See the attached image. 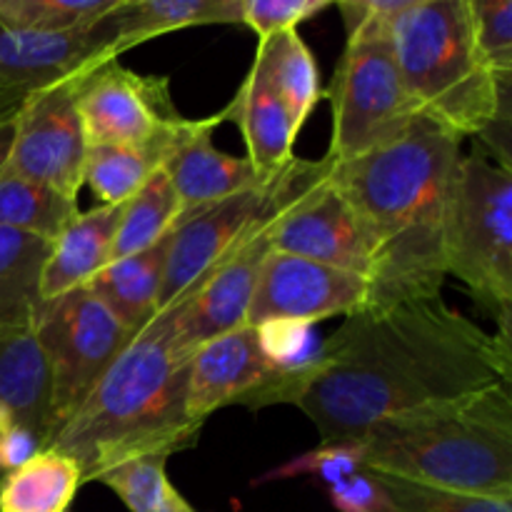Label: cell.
Wrapping results in <instances>:
<instances>
[{
    "label": "cell",
    "instance_id": "1f68e13d",
    "mask_svg": "<svg viewBox=\"0 0 512 512\" xmlns=\"http://www.w3.org/2000/svg\"><path fill=\"white\" fill-rule=\"evenodd\" d=\"M378 475L400 512H512V500L458 493V490L410 483L393 475Z\"/></svg>",
    "mask_w": 512,
    "mask_h": 512
},
{
    "label": "cell",
    "instance_id": "5bb4252c",
    "mask_svg": "<svg viewBox=\"0 0 512 512\" xmlns=\"http://www.w3.org/2000/svg\"><path fill=\"white\" fill-rule=\"evenodd\" d=\"M295 165H298V158L290 163V183L285 198L245 235L243 243L223 263L210 270L208 278L193 293L175 303V328L190 353L218 335L248 325L245 320H248L260 268L273 250V223L293 190Z\"/></svg>",
    "mask_w": 512,
    "mask_h": 512
},
{
    "label": "cell",
    "instance_id": "ba28073f",
    "mask_svg": "<svg viewBox=\"0 0 512 512\" xmlns=\"http://www.w3.org/2000/svg\"><path fill=\"white\" fill-rule=\"evenodd\" d=\"M30 328L48 368L50 415L58 433L78 413L133 333L88 285L53 300H40Z\"/></svg>",
    "mask_w": 512,
    "mask_h": 512
},
{
    "label": "cell",
    "instance_id": "d6986e66",
    "mask_svg": "<svg viewBox=\"0 0 512 512\" xmlns=\"http://www.w3.org/2000/svg\"><path fill=\"white\" fill-rule=\"evenodd\" d=\"M223 118L233 120L240 128L248 148V163L260 178H278L295 158L293 145L300 130L293 113L255 65H250L235 98L223 108Z\"/></svg>",
    "mask_w": 512,
    "mask_h": 512
},
{
    "label": "cell",
    "instance_id": "cb8c5ba5",
    "mask_svg": "<svg viewBox=\"0 0 512 512\" xmlns=\"http://www.w3.org/2000/svg\"><path fill=\"white\" fill-rule=\"evenodd\" d=\"M80 485L75 460L45 448L0 480V512H68Z\"/></svg>",
    "mask_w": 512,
    "mask_h": 512
},
{
    "label": "cell",
    "instance_id": "d590c367",
    "mask_svg": "<svg viewBox=\"0 0 512 512\" xmlns=\"http://www.w3.org/2000/svg\"><path fill=\"white\" fill-rule=\"evenodd\" d=\"M325 490L338 512H400L375 470L363 468Z\"/></svg>",
    "mask_w": 512,
    "mask_h": 512
},
{
    "label": "cell",
    "instance_id": "6da1fadb",
    "mask_svg": "<svg viewBox=\"0 0 512 512\" xmlns=\"http://www.w3.org/2000/svg\"><path fill=\"white\" fill-rule=\"evenodd\" d=\"M510 340L435 298L348 315L305 375L298 405L320 443H358L373 425L425 405L510 385Z\"/></svg>",
    "mask_w": 512,
    "mask_h": 512
},
{
    "label": "cell",
    "instance_id": "836d02e7",
    "mask_svg": "<svg viewBox=\"0 0 512 512\" xmlns=\"http://www.w3.org/2000/svg\"><path fill=\"white\" fill-rule=\"evenodd\" d=\"M365 468L363 448L360 443H335L323 445L310 450V453L298 455V458L288 460L280 468L270 470L263 478V483L270 480H295V478H313L320 485L330 488V485L340 483L348 475L358 473Z\"/></svg>",
    "mask_w": 512,
    "mask_h": 512
},
{
    "label": "cell",
    "instance_id": "f35d334b",
    "mask_svg": "<svg viewBox=\"0 0 512 512\" xmlns=\"http://www.w3.org/2000/svg\"><path fill=\"white\" fill-rule=\"evenodd\" d=\"M5 333V330H0V335H3Z\"/></svg>",
    "mask_w": 512,
    "mask_h": 512
},
{
    "label": "cell",
    "instance_id": "8fae6325",
    "mask_svg": "<svg viewBox=\"0 0 512 512\" xmlns=\"http://www.w3.org/2000/svg\"><path fill=\"white\" fill-rule=\"evenodd\" d=\"M88 145H148L183 123L168 80L108 60L73 78Z\"/></svg>",
    "mask_w": 512,
    "mask_h": 512
},
{
    "label": "cell",
    "instance_id": "4316f807",
    "mask_svg": "<svg viewBox=\"0 0 512 512\" xmlns=\"http://www.w3.org/2000/svg\"><path fill=\"white\" fill-rule=\"evenodd\" d=\"M78 200L33 183L13 170L0 173V228L55 243L78 215Z\"/></svg>",
    "mask_w": 512,
    "mask_h": 512
},
{
    "label": "cell",
    "instance_id": "d6a6232c",
    "mask_svg": "<svg viewBox=\"0 0 512 512\" xmlns=\"http://www.w3.org/2000/svg\"><path fill=\"white\" fill-rule=\"evenodd\" d=\"M260 348L268 363L278 373L303 375L315 363L320 353V343L313 333V325L290 323V320H268L255 325Z\"/></svg>",
    "mask_w": 512,
    "mask_h": 512
},
{
    "label": "cell",
    "instance_id": "52a82bcc",
    "mask_svg": "<svg viewBox=\"0 0 512 512\" xmlns=\"http://www.w3.org/2000/svg\"><path fill=\"white\" fill-rule=\"evenodd\" d=\"M443 270L468 285L510 340L512 315V173L480 150L455 170L443 228Z\"/></svg>",
    "mask_w": 512,
    "mask_h": 512
},
{
    "label": "cell",
    "instance_id": "ac0fdd59",
    "mask_svg": "<svg viewBox=\"0 0 512 512\" xmlns=\"http://www.w3.org/2000/svg\"><path fill=\"white\" fill-rule=\"evenodd\" d=\"M13 430L38 435L45 448L55 435L48 368L30 325L0 335V435Z\"/></svg>",
    "mask_w": 512,
    "mask_h": 512
},
{
    "label": "cell",
    "instance_id": "8992f818",
    "mask_svg": "<svg viewBox=\"0 0 512 512\" xmlns=\"http://www.w3.org/2000/svg\"><path fill=\"white\" fill-rule=\"evenodd\" d=\"M410 0L338 3L345 43L328 90L333 133L325 158L348 163L403 138L418 120L393 48V25Z\"/></svg>",
    "mask_w": 512,
    "mask_h": 512
},
{
    "label": "cell",
    "instance_id": "4dcf8cb0",
    "mask_svg": "<svg viewBox=\"0 0 512 512\" xmlns=\"http://www.w3.org/2000/svg\"><path fill=\"white\" fill-rule=\"evenodd\" d=\"M475 50L495 78H512V0H468Z\"/></svg>",
    "mask_w": 512,
    "mask_h": 512
},
{
    "label": "cell",
    "instance_id": "30bf717a",
    "mask_svg": "<svg viewBox=\"0 0 512 512\" xmlns=\"http://www.w3.org/2000/svg\"><path fill=\"white\" fill-rule=\"evenodd\" d=\"M290 163L278 178L265 183L263 188L245 190L233 198L180 215L168 235L158 313L193 293L208 278L210 270L223 263L243 243L245 235L285 198L290 183Z\"/></svg>",
    "mask_w": 512,
    "mask_h": 512
},
{
    "label": "cell",
    "instance_id": "7c38bea8",
    "mask_svg": "<svg viewBox=\"0 0 512 512\" xmlns=\"http://www.w3.org/2000/svg\"><path fill=\"white\" fill-rule=\"evenodd\" d=\"M88 138L75 105L73 78L35 90L15 115V135L5 168L55 193L78 200Z\"/></svg>",
    "mask_w": 512,
    "mask_h": 512
},
{
    "label": "cell",
    "instance_id": "ffe728a7",
    "mask_svg": "<svg viewBox=\"0 0 512 512\" xmlns=\"http://www.w3.org/2000/svg\"><path fill=\"white\" fill-rule=\"evenodd\" d=\"M123 205H98L75 215L73 223L50 243L40 270V300H53L75 288H85L113 260Z\"/></svg>",
    "mask_w": 512,
    "mask_h": 512
},
{
    "label": "cell",
    "instance_id": "d4e9b609",
    "mask_svg": "<svg viewBox=\"0 0 512 512\" xmlns=\"http://www.w3.org/2000/svg\"><path fill=\"white\" fill-rule=\"evenodd\" d=\"M253 65L273 85L275 93L285 100L298 130L303 128L305 120L318 105L323 88H320V70L315 55L310 53L298 30L260 40Z\"/></svg>",
    "mask_w": 512,
    "mask_h": 512
},
{
    "label": "cell",
    "instance_id": "44dd1931",
    "mask_svg": "<svg viewBox=\"0 0 512 512\" xmlns=\"http://www.w3.org/2000/svg\"><path fill=\"white\" fill-rule=\"evenodd\" d=\"M243 0H120L115 10L105 15L113 55L140 43L195 28V25L240 23Z\"/></svg>",
    "mask_w": 512,
    "mask_h": 512
},
{
    "label": "cell",
    "instance_id": "5b68a950",
    "mask_svg": "<svg viewBox=\"0 0 512 512\" xmlns=\"http://www.w3.org/2000/svg\"><path fill=\"white\" fill-rule=\"evenodd\" d=\"M393 48L418 115L460 138L483 133L510 100L512 78H495L475 50L468 0H410L393 25Z\"/></svg>",
    "mask_w": 512,
    "mask_h": 512
},
{
    "label": "cell",
    "instance_id": "e0dca14e",
    "mask_svg": "<svg viewBox=\"0 0 512 512\" xmlns=\"http://www.w3.org/2000/svg\"><path fill=\"white\" fill-rule=\"evenodd\" d=\"M223 120V110L215 113L213 118L188 120V128L165 155L163 173L168 175L170 185L183 205V213L270 183L255 173L248 158L228 155L215 148L213 130Z\"/></svg>",
    "mask_w": 512,
    "mask_h": 512
},
{
    "label": "cell",
    "instance_id": "603a6c76",
    "mask_svg": "<svg viewBox=\"0 0 512 512\" xmlns=\"http://www.w3.org/2000/svg\"><path fill=\"white\" fill-rule=\"evenodd\" d=\"M188 118L163 140L148 145H88L83 168V185H88L100 200V205H125L155 170L163 168L165 155L170 153Z\"/></svg>",
    "mask_w": 512,
    "mask_h": 512
},
{
    "label": "cell",
    "instance_id": "3957f363",
    "mask_svg": "<svg viewBox=\"0 0 512 512\" xmlns=\"http://www.w3.org/2000/svg\"><path fill=\"white\" fill-rule=\"evenodd\" d=\"M190 353L175 328V305L130 338L78 413L48 448L75 460L83 483L143 455H173L195 445L188 415Z\"/></svg>",
    "mask_w": 512,
    "mask_h": 512
},
{
    "label": "cell",
    "instance_id": "484cf974",
    "mask_svg": "<svg viewBox=\"0 0 512 512\" xmlns=\"http://www.w3.org/2000/svg\"><path fill=\"white\" fill-rule=\"evenodd\" d=\"M50 243L0 228V330L25 328L40 303V270Z\"/></svg>",
    "mask_w": 512,
    "mask_h": 512
},
{
    "label": "cell",
    "instance_id": "83f0119b",
    "mask_svg": "<svg viewBox=\"0 0 512 512\" xmlns=\"http://www.w3.org/2000/svg\"><path fill=\"white\" fill-rule=\"evenodd\" d=\"M180 215H183V205L168 175L163 173V168L155 170L148 183L123 205L118 233L113 240V260L128 258L163 240L178 223Z\"/></svg>",
    "mask_w": 512,
    "mask_h": 512
},
{
    "label": "cell",
    "instance_id": "8d00e7d4",
    "mask_svg": "<svg viewBox=\"0 0 512 512\" xmlns=\"http://www.w3.org/2000/svg\"><path fill=\"white\" fill-rule=\"evenodd\" d=\"M15 115H18V113H15ZM15 115H10V118L0 120V173H3V168H5V165H8L10 148H13Z\"/></svg>",
    "mask_w": 512,
    "mask_h": 512
},
{
    "label": "cell",
    "instance_id": "e575fe53",
    "mask_svg": "<svg viewBox=\"0 0 512 512\" xmlns=\"http://www.w3.org/2000/svg\"><path fill=\"white\" fill-rule=\"evenodd\" d=\"M330 8V0H243L240 23L258 33L260 40L270 35L298 30L300 23Z\"/></svg>",
    "mask_w": 512,
    "mask_h": 512
},
{
    "label": "cell",
    "instance_id": "f546056e",
    "mask_svg": "<svg viewBox=\"0 0 512 512\" xmlns=\"http://www.w3.org/2000/svg\"><path fill=\"white\" fill-rule=\"evenodd\" d=\"M120 0H0V20L40 33L83 30L103 20Z\"/></svg>",
    "mask_w": 512,
    "mask_h": 512
},
{
    "label": "cell",
    "instance_id": "7402d4cb",
    "mask_svg": "<svg viewBox=\"0 0 512 512\" xmlns=\"http://www.w3.org/2000/svg\"><path fill=\"white\" fill-rule=\"evenodd\" d=\"M168 235L140 253L113 260L88 283L95 298L133 335L140 333L158 315Z\"/></svg>",
    "mask_w": 512,
    "mask_h": 512
},
{
    "label": "cell",
    "instance_id": "9a60e30c",
    "mask_svg": "<svg viewBox=\"0 0 512 512\" xmlns=\"http://www.w3.org/2000/svg\"><path fill=\"white\" fill-rule=\"evenodd\" d=\"M285 373H278L260 348L258 330L240 325L193 350L188 370V415L203 428L205 420L225 405L278 403Z\"/></svg>",
    "mask_w": 512,
    "mask_h": 512
},
{
    "label": "cell",
    "instance_id": "74e56055",
    "mask_svg": "<svg viewBox=\"0 0 512 512\" xmlns=\"http://www.w3.org/2000/svg\"><path fill=\"white\" fill-rule=\"evenodd\" d=\"M30 93H15V90H0V120L10 118V115L18 113L23 108L25 98Z\"/></svg>",
    "mask_w": 512,
    "mask_h": 512
},
{
    "label": "cell",
    "instance_id": "f1b7e54d",
    "mask_svg": "<svg viewBox=\"0 0 512 512\" xmlns=\"http://www.w3.org/2000/svg\"><path fill=\"white\" fill-rule=\"evenodd\" d=\"M93 483L113 490L130 512H195L168 478V455H143L100 473Z\"/></svg>",
    "mask_w": 512,
    "mask_h": 512
},
{
    "label": "cell",
    "instance_id": "4fadbf2b",
    "mask_svg": "<svg viewBox=\"0 0 512 512\" xmlns=\"http://www.w3.org/2000/svg\"><path fill=\"white\" fill-rule=\"evenodd\" d=\"M370 283L360 275L270 250L260 268L248 308V325L268 320L315 325L320 320L348 318L368 308Z\"/></svg>",
    "mask_w": 512,
    "mask_h": 512
},
{
    "label": "cell",
    "instance_id": "277c9868",
    "mask_svg": "<svg viewBox=\"0 0 512 512\" xmlns=\"http://www.w3.org/2000/svg\"><path fill=\"white\" fill-rule=\"evenodd\" d=\"M358 443L375 473L512 500L510 385L395 415Z\"/></svg>",
    "mask_w": 512,
    "mask_h": 512
},
{
    "label": "cell",
    "instance_id": "9c48e42d",
    "mask_svg": "<svg viewBox=\"0 0 512 512\" xmlns=\"http://www.w3.org/2000/svg\"><path fill=\"white\" fill-rule=\"evenodd\" d=\"M273 250L373 280V245L335 185L328 158L315 163L298 158L293 190L273 223Z\"/></svg>",
    "mask_w": 512,
    "mask_h": 512
},
{
    "label": "cell",
    "instance_id": "7a4b0ae2",
    "mask_svg": "<svg viewBox=\"0 0 512 512\" xmlns=\"http://www.w3.org/2000/svg\"><path fill=\"white\" fill-rule=\"evenodd\" d=\"M463 138L418 115L395 143L330 163V175L353 205L375 255L373 305L435 298L443 290V228Z\"/></svg>",
    "mask_w": 512,
    "mask_h": 512
},
{
    "label": "cell",
    "instance_id": "2e32d148",
    "mask_svg": "<svg viewBox=\"0 0 512 512\" xmlns=\"http://www.w3.org/2000/svg\"><path fill=\"white\" fill-rule=\"evenodd\" d=\"M118 60L105 18L83 30L40 33L0 20V90L35 93Z\"/></svg>",
    "mask_w": 512,
    "mask_h": 512
}]
</instances>
